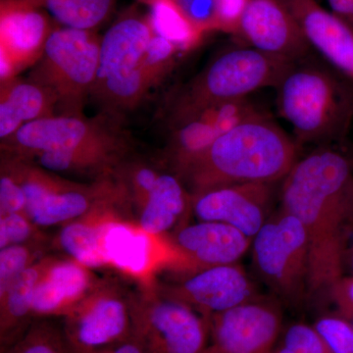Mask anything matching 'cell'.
<instances>
[{
    "instance_id": "9c48e42d",
    "label": "cell",
    "mask_w": 353,
    "mask_h": 353,
    "mask_svg": "<svg viewBox=\"0 0 353 353\" xmlns=\"http://www.w3.org/2000/svg\"><path fill=\"white\" fill-rule=\"evenodd\" d=\"M63 333L70 343L104 347L132 338V297L117 284L99 281L94 290L64 317Z\"/></svg>"
},
{
    "instance_id": "d590c367",
    "label": "cell",
    "mask_w": 353,
    "mask_h": 353,
    "mask_svg": "<svg viewBox=\"0 0 353 353\" xmlns=\"http://www.w3.org/2000/svg\"><path fill=\"white\" fill-rule=\"evenodd\" d=\"M194 25L203 32L220 31L218 0H175Z\"/></svg>"
},
{
    "instance_id": "b9f144b4",
    "label": "cell",
    "mask_w": 353,
    "mask_h": 353,
    "mask_svg": "<svg viewBox=\"0 0 353 353\" xmlns=\"http://www.w3.org/2000/svg\"><path fill=\"white\" fill-rule=\"evenodd\" d=\"M139 3L145 4V6H150L152 4L154 3V2L158 1V0H137Z\"/></svg>"
},
{
    "instance_id": "8992f818",
    "label": "cell",
    "mask_w": 353,
    "mask_h": 353,
    "mask_svg": "<svg viewBox=\"0 0 353 353\" xmlns=\"http://www.w3.org/2000/svg\"><path fill=\"white\" fill-rule=\"evenodd\" d=\"M101 39L97 31L55 24L29 79L54 95L59 114L83 115L97 78Z\"/></svg>"
},
{
    "instance_id": "5b68a950",
    "label": "cell",
    "mask_w": 353,
    "mask_h": 353,
    "mask_svg": "<svg viewBox=\"0 0 353 353\" xmlns=\"http://www.w3.org/2000/svg\"><path fill=\"white\" fill-rule=\"evenodd\" d=\"M294 62L252 48L225 51L181 92L173 123L212 104L239 101L260 88H277Z\"/></svg>"
},
{
    "instance_id": "9a60e30c",
    "label": "cell",
    "mask_w": 353,
    "mask_h": 353,
    "mask_svg": "<svg viewBox=\"0 0 353 353\" xmlns=\"http://www.w3.org/2000/svg\"><path fill=\"white\" fill-rule=\"evenodd\" d=\"M236 34L250 48L294 63L303 59L311 48L283 0H248Z\"/></svg>"
},
{
    "instance_id": "2e32d148",
    "label": "cell",
    "mask_w": 353,
    "mask_h": 353,
    "mask_svg": "<svg viewBox=\"0 0 353 353\" xmlns=\"http://www.w3.org/2000/svg\"><path fill=\"white\" fill-rule=\"evenodd\" d=\"M272 183H245L213 188L192 194L197 219L219 222L253 239L270 217Z\"/></svg>"
},
{
    "instance_id": "277c9868",
    "label": "cell",
    "mask_w": 353,
    "mask_h": 353,
    "mask_svg": "<svg viewBox=\"0 0 353 353\" xmlns=\"http://www.w3.org/2000/svg\"><path fill=\"white\" fill-rule=\"evenodd\" d=\"M153 32L148 15L132 7L102 37L99 72L90 95L106 112L131 110L152 90L143 59Z\"/></svg>"
},
{
    "instance_id": "3957f363",
    "label": "cell",
    "mask_w": 353,
    "mask_h": 353,
    "mask_svg": "<svg viewBox=\"0 0 353 353\" xmlns=\"http://www.w3.org/2000/svg\"><path fill=\"white\" fill-rule=\"evenodd\" d=\"M277 104L299 143L343 138L353 119V88L331 72L294 65L279 83Z\"/></svg>"
},
{
    "instance_id": "83f0119b",
    "label": "cell",
    "mask_w": 353,
    "mask_h": 353,
    "mask_svg": "<svg viewBox=\"0 0 353 353\" xmlns=\"http://www.w3.org/2000/svg\"><path fill=\"white\" fill-rule=\"evenodd\" d=\"M46 243L7 246L0 250V296L32 264L43 259Z\"/></svg>"
},
{
    "instance_id": "8fae6325",
    "label": "cell",
    "mask_w": 353,
    "mask_h": 353,
    "mask_svg": "<svg viewBox=\"0 0 353 353\" xmlns=\"http://www.w3.org/2000/svg\"><path fill=\"white\" fill-rule=\"evenodd\" d=\"M203 353H275L282 316L275 304L255 299L208 318Z\"/></svg>"
},
{
    "instance_id": "6da1fadb",
    "label": "cell",
    "mask_w": 353,
    "mask_h": 353,
    "mask_svg": "<svg viewBox=\"0 0 353 353\" xmlns=\"http://www.w3.org/2000/svg\"><path fill=\"white\" fill-rule=\"evenodd\" d=\"M282 204L307 234L309 296L329 294L343 276L353 233L352 161L331 148L297 160L284 179Z\"/></svg>"
},
{
    "instance_id": "8d00e7d4",
    "label": "cell",
    "mask_w": 353,
    "mask_h": 353,
    "mask_svg": "<svg viewBox=\"0 0 353 353\" xmlns=\"http://www.w3.org/2000/svg\"><path fill=\"white\" fill-rule=\"evenodd\" d=\"M329 296L333 299L341 316L345 318L353 316V275L343 276L332 287Z\"/></svg>"
},
{
    "instance_id": "4fadbf2b",
    "label": "cell",
    "mask_w": 353,
    "mask_h": 353,
    "mask_svg": "<svg viewBox=\"0 0 353 353\" xmlns=\"http://www.w3.org/2000/svg\"><path fill=\"white\" fill-rule=\"evenodd\" d=\"M262 115L266 114L246 97L212 104L174 122L168 154L176 176L225 132Z\"/></svg>"
},
{
    "instance_id": "44dd1931",
    "label": "cell",
    "mask_w": 353,
    "mask_h": 353,
    "mask_svg": "<svg viewBox=\"0 0 353 353\" xmlns=\"http://www.w3.org/2000/svg\"><path fill=\"white\" fill-rule=\"evenodd\" d=\"M57 101L34 81L14 78L0 83V139L11 138L26 124L57 115Z\"/></svg>"
},
{
    "instance_id": "74e56055",
    "label": "cell",
    "mask_w": 353,
    "mask_h": 353,
    "mask_svg": "<svg viewBox=\"0 0 353 353\" xmlns=\"http://www.w3.org/2000/svg\"><path fill=\"white\" fill-rule=\"evenodd\" d=\"M248 0H218L220 31L236 34L239 23Z\"/></svg>"
},
{
    "instance_id": "f546056e",
    "label": "cell",
    "mask_w": 353,
    "mask_h": 353,
    "mask_svg": "<svg viewBox=\"0 0 353 353\" xmlns=\"http://www.w3.org/2000/svg\"><path fill=\"white\" fill-rule=\"evenodd\" d=\"M160 174L148 165L124 162L115 173L116 178L124 183L131 204L141 210L154 189Z\"/></svg>"
},
{
    "instance_id": "836d02e7",
    "label": "cell",
    "mask_w": 353,
    "mask_h": 353,
    "mask_svg": "<svg viewBox=\"0 0 353 353\" xmlns=\"http://www.w3.org/2000/svg\"><path fill=\"white\" fill-rule=\"evenodd\" d=\"M24 190L6 157H2L0 174V216L26 212Z\"/></svg>"
},
{
    "instance_id": "d6986e66",
    "label": "cell",
    "mask_w": 353,
    "mask_h": 353,
    "mask_svg": "<svg viewBox=\"0 0 353 353\" xmlns=\"http://www.w3.org/2000/svg\"><path fill=\"white\" fill-rule=\"evenodd\" d=\"M310 46L353 80V29L316 0H283Z\"/></svg>"
},
{
    "instance_id": "e0dca14e",
    "label": "cell",
    "mask_w": 353,
    "mask_h": 353,
    "mask_svg": "<svg viewBox=\"0 0 353 353\" xmlns=\"http://www.w3.org/2000/svg\"><path fill=\"white\" fill-rule=\"evenodd\" d=\"M252 239L219 222L201 221L179 228L171 243L183 259V272L196 273L210 267L236 264Z\"/></svg>"
},
{
    "instance_id": "1f68e13d",
    "label": "cell",
    "mask_w": 353,
    "mask_h": 353,
    "mask_svg": "<svg viewBox=\"0 0 353 353\" xmlns=\"http://www.w3.org/2000/svg\"><path fill=\"white\" fill-rule=\"evenodd\" d=\"M32 243H46V239L27 213L0 216V250Z\"/></svg>"
},
{
    "instance_id": "7402d4cb",
    "label": "cell",
    "mask_w": 353,
    "mask_h": 353,
    "mask_svg": "<svg viewBox=\"0 0 353 353\" xmlns=\"http://www.w3.org/2000/svg\"><path fill=\"white\" fill-rule=\"evenodd\" d=\"M130 204L127 199L110 202L83 217L62 225L55 245L70 259L90 269L108 266L101 248L104 227L108 221L122 216L121 211Z\"/></svg>"
},
{
    "instance_id": "cb8c5ba5",
    "label": "cell",
    "mask_w": 353,
    "mask_h": 353,
    "mask_svg": "<svg viewBox=\"0 0 353 353\" xmlns=\"http://www.w3.org/2000/svg\"><path fill=\"white\" fill-rule=\"evenodd\" d=\"M192 209V194L176 175L160 174L157 185L139 211L138 226L150 236H161Z\"/></svg>"
},
{
    "instance_id": "ffe728a7",
    "label": "cell",
    "mask_w": 353,
    "mask_h": 353,
    "mask_svg": "<svg viewBox=\"0 0 353 353\" xmlns=\"http://www.w3.org/2000/svg\"><path fill=\"white\" fill-rule=\"evenodd\" d=\"M129 148L126 137L118 132L72 150L46 153L38 159L41 167L54 173L92 176L99 180L115 176Z\"/></svg>"
},
{
    "instance_id": "5bb4252c",
    "label": "cell",
    "mask_w": 353,
    "mask_h": 353,
    "mask_svg": "<svg viewBox=\"0 0 353 353\" xmlns=\"http://www.w3.org/2000/svg\"><path fill=\"white\" fill-rule=\"evenodd\" d=\"M157 290L162 296L190 306L206 319L256 299L252 281L236 264L203 269Z\"/></svg>"
},
{
    "instance_id": "52a82bcc",
    "label": "cell",
    "mask_w": 353,
    "mask_h": 353,
    "mask_svg": "<svg viewBox=\"0 0 353 353\" xmlns=\"http://www.w3.org/2000/svg\"><path fill=\"white\" fill-rule=\"evenodd\" d=\"M252 259L265 284L296 303L307 292L309 241L303 223L284 209L270 216L253 238Z\"/></svg>"
},
{
    "instance_id": "d6a6232c",
    "label": "cell",
    "mask_w": 353,
    "mask_h": 353,
    "mask_svg": "<svg viewBox=\"0 0 353 353\" xmlns=\"http://www.w3.org/2000/svg\"><path fill=\"white\" fill-rule=\"evenodd\" d=\"M314 328L332 353H353V325L343 316L320 318Z\"/></svg>"
},
{
    "instance_id": "4dcf8cb0",
    "label": "cell",
    "mask_w": 353,
    "mask_h": 353,
    "mask_svg": "<svg viewBox=\"0 0 353 353\" xmlns=\"http://www.w3.org/2000/svg\"><path fill=\"white\" fill-rule=\"evenodd\" d=\"M179 52L180 50L173 43L153 32L143 59V72L150 88H154L168 75Z\"/></svg>"
},
{
    "instance_id": "ba28073f",
    "label": "cell",
    "mask_w": 353,
    "mask_h": 353,
    "mask_svg": "<svg viewBox=\"0 0 353 353\" xmlns=\"http://www.w3.org/2000/svg\"><path fill=\"white\" fill-rule=\"evenodd\" d=\"M132 336L143 353H203L208 319L157 289L132 296Z\"/></svg>"
},
{
    "instance_id": "603a6c76",
    "label": "cell",
    "mask_w": 353,
    "mask_h": 353,
    "mask_svg": "<svg viewBox=\"0 0 353 353\" xmlns=\"http://www.w3.org/2000/svg\"><path fill=\"white\" fill-rule=\"evenodd\" d=\"M52 256H43L20 276L0 296V347L1 353L20 340L34 321L32 304L39 282Z\"/></svg>"
},
{
    "instance_id": "ee69618b",
    "label": "cell",
    "mask_w": 353,
    "mask_h": 353,
    "mask_svg": "<svg viewBox=\"0 0 353 353\" xmlns=\"http://www.w3.org/2000/svg\"><path fill=\"white\" fill-rule=\"evenodd\" d=\"M343 318H345V317H343ZM345 319L348 320V321L352 323V324L353 325V316H350V317H347V318H345Z\"/></svg>"
},
{
    "instance_id": "4316f807",
    "label": "cell",
    "mask_w": 353,
    "mask_h": 353,
    "mask_svg": "<svg viewBox=\"0 0 353 353\" xmlns=\"http://www.w3.org/2000/svg\"><path fill=\"white\" fill-rule=\"evenodd\" d=\"M150 8L148 15L153 32L179 50H192L201 43L205 32L187 17L175 0H158Z\"/></svg>"
},
{
    "instance_id": "f35d334b",
    "label": "cell",
    "mask_w": 353,
    "mask_h": 353,
    "mask_svg": "<svg viewBox=\"0 0 353 353\" xmlns=\"http://www.w3.org/2000/svg\"><path fill=\"white\" fill-rule=\"evenodd\" d=\"M66 353H143V350L139 341L132 336L124 343L97 348L79 347L66 341Z\"/></svg>"
},
{
    "instance_id": "ac0fdd59",
    "label": "cell",
    "mask_w": 353,
    "mask_h": 353,
    "mask_svg": "<svg viewBox=\"0 0 353 353\" xmlns=\"http://www.w3.org/2000/svg\"><path fill=\"white\" fill-rule=\"evenodd\" d=\"M90 267L70 259H51L32 304L34 319L65 317L99 284Z\"/></svg>"
},
{
    "instance_id": "30bf717a",
    "label": "cell",
    "mask_w": 353,
    "mask_h": 353,
    "mask_svg": "<svg viewBox=\"0 0 353 353\" xmlns=\"http://www.w3.org/2000/svg\"><path fill=\"white\" fill-rule=\"evenodd\" d=\"M55 24L31 0H0V83L36 65Z\"/></svg>"
},
{
    "instance_id": "7c38bea8",
    "label": "cell",
    "mask_w": 353,
    "mask_h": 353,
    "mask_svg": "<svg viewBox=\"0 0 353 353\" xmlns=\"http://www.w3.org/2000/svg\"><path fill=\"white\" fill-rule=\"evenodd\" d=\"M121 132L106 116L57 114L26 124L11 138L1 141L6 154L32 160L46 153L63 152Z\"/></svg>"
},
{
    "instance_id": "f1b7e54d",
    "label": "cell",
    "mask_w": 353,
    "mask_h": 353,
    "mask_svg": "<svg viewBox=\"0 0 353 353\" xmlns=\"http://www.w3.org/2000/svg\"><path fill=\"white\" fill-rule=\"evenodd\" d=\"M4 353H66L63 329L46 319H36L19 341Z\"/></svg>"
},
{
    "instance_id": "484cf974",
    "label": "cell",
    "mask_w": 353,
    "mask_h": 353,
    "mask_svg": "<svg viewBox=\"0 0 353 353\" xmlns=\"http://www.w3.org/2000/svg\"><path fill=\"white\" fill-rule=\"evenodd\" d=\"M57 24L97 31L112 15L117 0H31Z\"/></svg>"
},
{
    "instance_id": "d4e9b609",
    "label": "cell",
    "mask_w": 353,
    "mask_h": 353,
    "mask_svg": "<svg viewBox=\"0 0 353 353\" xmlns=\"http://www.w3.org/2000/svg\"><path fill=\"white\" fill-rule=\"evenodd\" d=\"M122 219L120 216L106 223L102 233V252L108 266L131 275H141L150 263L152 236Z\"/></svg>"
},
{
    "instance_id": "7bdbcfd3",
    "label": "cell",
    "mask_w": 353,
    "mask_h": 353,
    "mask_svg": "<svg viewBox=\"0 0 353 353\" xmlns=\"http://www.w3.org/2000/svg\"><path fill=\"white\" fill-rule=\"evenodd\" d=\"M275 353H294V352H290V350H288V348L282 347L281 348H279L277 352H276Z\"/></svg>"
},
{
    "instance_id": "e575fe53",
    "label": "cell",
    "mask_w": 353,
    "mask_h": 353,
    "mask_svg": "<svg viewBox=\"0 0 353 353\" xmlns=\"http://www.w3.org/2000/svg\"><path fill=\"white\" fill-rule=\"evenodd\" d=\"M283 347L294 353H332L314 327L304 324H294L288 329Z\"/></svg>"
},
{
    "instance_id": "60d3db41",
    "label": "cell",
    "mask_w": 353,
    "mask_h": 353,
    "mask_svg": "<svg viewBox=\"0 0 353 353\" xmlns=\"http://www.w3.org/2000/svg\"><path fill=\"white\" fill-rule=\"evenodd\" d=\"M345 266L350 269L353 275V248H348L345 257Z\"/></svg>"
},
{
    "instance_id": "ab89813d",
    "label": "cell",
    "mask_w": 353,
    "mask_h": 353,
    "mask_svg": "<svg viewBox=\"0 0 353 353\" xmlns=\"http://www.w3.org/2000/svg\"><path fill=\"white\" fill-rule=\"evenodd\" d=\"M328 2L333 12L353 29V0H328Z\"/></svg>"
},
{
    "instance_id": "7a4b0ae2",
    "label": "cell",
    "mask_w": 353,
    "mask_h": 353,
    "mask_svg": "<svg viewBox=\"0 0 353 353\" xmlns=\"http://www.w3.org/2000/svg\"><path fill=\"white\" fill-rule=\"evenodd\" d=\"M296 161V141L262 115L225 132L178 176L194 194L223 185L284 180Z\"/></svg>"
}]
</instances>
